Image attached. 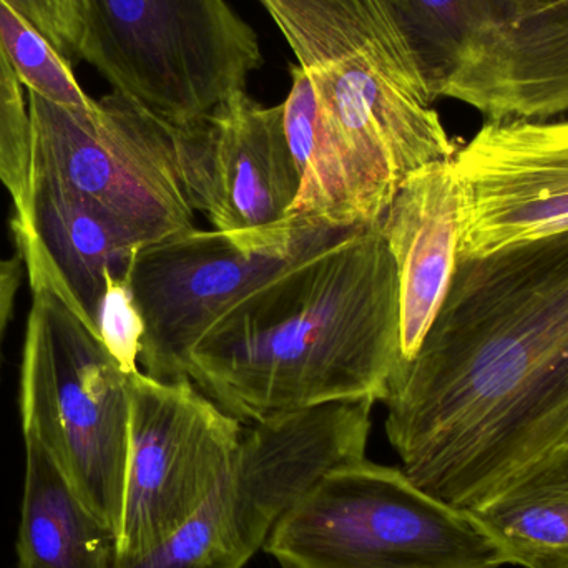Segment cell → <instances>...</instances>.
<instances>
[{
	"label": "cell",
	"mask_w": 568,
	"mask_h": 568,
	"mask_svg": "<svg viewBox=\"0 0 568 568\" xmlns=\"http://www.w3.org/2000/svg\"><path fill=\"white\" fill-rule=\"evenodd\" d=\"M453 163L457 258L568 233V116L486 122Z\"/></svg>",
	"instance_id": "obj_10"
},
{
	"label": "cell",
	"mask_w": 568,
	"mask_h": 568,
	"mask_svg": "<svg viewBox=\"0 0 568 568\" xmlns=\"http://www.w3.org/2000/svg\"><path fill=\"white\" fill-rule=\"evenodd\" d=\"M403 40L429 99L446 97L490 27L514 0H376Z\"/></svg>",
	"instance_id": "obj_18"
},
{
	"label": "cell",
	"mask_w": 568,
	"mask_h": 568,
	"mask_svg": "<svg viewBox=\"0 0 568 568\" xmlns=\"http://www.w3.org/2000/svg\"><path fill=\"white\" fill-rule=\"evenodd\" d=\"M470 514L504 566L568 568V446L523 467Z\"/></svg>",
	"instance_id": "obj_17"
},
{
	"label": "cell",
	"mask_w": 568,
	"mask_h": 568,
	"mask_svg": "<svg viewBox=\"0 0 568 568\" xmlns=\"http://www.w3.org/2000/svg\"><path fill=\"white\" fill-rule=\"evenodd\" d=\"M374 400H337L250 423L232 469L165 546L115 568H243L327 470L366 459Z\"/></svg>",
	"instance_id": "obj_7"
},
{
	"label": "cell",
	"mask_w": 568,
	"mask_h": 568,
	"mask_svg": "<svg viewBox=\"0 0 568 568\" xmlns=\"http://www.w3.org/2000/svg\"><path fill=\"white\" fill-rule=\"evenodd\" d=\"M296 258L258 252L216 230L193 229L140 246L129 282L145 327L139 356L143 373L165 383L186 379L190 354L206 329L243 294Z\"/></svg>",
	"instance_id": "obj_11"
},
{
	"label": "cell",
	"mask_w": 568,
	"mask_h": 568,
	"mask_svg": "<svg viewBox=\"0 0 568 568\" xmlns=\"http://www.w3.org/2000/svg\"><path fill=\"white\" fill-rule=\"evenodd\" d=\"M29 284L19 384L22 433L42 440L83 503L119 537L129 463V374L50 284L39 278Z\"/></svg>",
	"instance_id": "obj_4"
},
{
	"label": "cell",
	"mask_w": 568,
	"mask_h": 568,
	"mask_svg": "<svg viewBox=\"0 0 568 568\" xmlns=\"http://www.w3.org/2000/svg\"><path fill=\"white\" fill-rule=\"evenodd\" d=\"M446 99L487 122L568 115V0L520 9L490 27Z\"/></svg>",
	"instance_id": "obj_13"
},
{
	"label": "cell",
	"mask_w": 568,
	"mask_h": 568,
	"mask_svg": "<svg viewBox=\"0 0 568 568\" xmlns=\"http://www.w3.org/2000/svg\"><path fill=\"white\" fill-rule=\"evenodd\" d=\"M83 2L80 60L179 129L242 97L263 65L258 36L225 0Z\"/></svg>",
	"instance_id": "obj_6"
},
{
	"label": "cell",
	"mask_w": 568,
	"mask_h": 568,
	"mask_svg": "<svg viewBox=\"0 0 568 568\" xmlns=\"http://www.w3.org/2000/svg\"><path fill=\"white\" fill-rule=\"evenodd\" d=\"M22 434L17 568H115L116 534L83 503L42 440Z\"/></svg>",
	"instance_id": "obj_16"
},
{
	"label": "cell",
	"mask_w": 568,
	"mask_h": 568,
	"mask_svg": "<svg viewBox=\"0 0 568 568\" xmlns=\"http://www.w3.org/2000/svg\"><path fill=\"white\" fill-rule=\"evenodd\" d=\"M97 327L100 339L119 363L120 369L125 374L140 371V346L145 327L133 300L129 275L106 273L105 293L100 301Z\"/></svg>",
	"instance_id": "obj_21"
},
{
	"label": "cell",
	"mask_w": 568,
	"mask_h": 568,
	"mask_svg": "<svg viewBox=\"0 0 568 568\" xmlns=\"http://www.w3.org/2000/svg\"><path fill=\"white\" fill-rule=\"evenodd\" d=\"M399 361V282L376 225L303 253L243 294L193 347L186 376L250 424L384 400Z\"/></svg>",
	"instance_id": "obj_3"
},
{
	"label": "cell",
	"mask_w": 568,
	"mask_h": 568,
	"mask_svg": "<svg viewBox=\"0 0 568 568\" xmlns=\"http://www.w3.org/2000/svg\"><path fill=\"white\" fill-rule=\"evenodd\" d=\"M12 235L27 276L50 284L99 334L106 273L129 275L140 246L79 196L45 182H30L29 229Z\"/></svg>",
	"instance_id": "obj_15"
},
{
	"label": "cell",
	"mask_w": 568,
	"mask_h": 568,
	"mask_svg": "<svg viewBox=\"0 0 568 568\" xmlns=\"http://www.w3.org/2000/svg\"><path fill=\"white\" fill-rule=\"evenodd\" d=\"M0 183L12 200L10 230L30 223V119L27 92L0 42Z\"/></svg>",
	"instance_id": "obj_20"
},
{
	"label": "cell",
	"mask_w": 568,
	"mask_h": 568,
	"mask_svg": "<svg viewBox=\"0 0 568 568\" xmlns=\"http://www.w3.org/2000/svg\"><path fill=\"white\" fill-rule=\"evenodd\" d=\"M460 200L453 159L410 173L379 222L399 282L400 361L416 356L453 282Z\"/></svg>",
	"instance_id": "obj_14"
},
{
	"label": "cell",
	"mask_w": 568,
	"mask_h": 568,
	"mask_svg": "<svg viewBox=\"0 0 568 568\" xmlns=\"http://www.w3.org/2000/svg\"><path fill=\"white\" fill-rule=\"evenodd\" d=\"M383 403L404 474L467 513L568 446V233L457 258Z\"/></svg>",
	"instance_id": "obj_1"
},
{
	"label": "cell",
	"mask_w": 568,
	"mask_h": 568,
	"mask_svg": "<svg viewBox=\"0 0 568 568\" xmlns=\"http://www.w3.org/2000/svg\"><path fill=\"white\" fill-rule=\"evenodd\" d=\"M23 266L19 253L13 256H0V376H2L3 341L16 313L17 296L22 286Z\"/></svg>",
	"instance_id": "obj_22"
},
{
	"label": "cell",
	"mask_w": 568,
	"mask_h": 568,
	"mask_svg": "<svg viewBox=\"0 0 568 568\" xmlns=\"http://www.w3.org/2000/svg\"><path fill=\"white\" fill-rule=\"evenodd\" d=\"M293 49L284 130L300 173L284 219L379 225L400 183L457 145L376 0H260Z\"/></svg>",
	"instance_id": "obj_2"
},
{
	"label": "cell",
	"mask_w": 568,
	"mask_h": 568,
	"mask_svg": "<svg viewBox=\"0 0 568 568\" xmlns=\"http://www.w3.org/2000/svg\"><path fill=\"white\" fill-rule=\"evenodd\" d=\"M176 143L190 203L216 232L270 229L293 206L300 173L283 103L263 106L243 93L209 120L176 126Z\"/></svg>",
	"instance_id": "obj_12"
},
{
	"label": "cell",
	"mask_w": 568,
	"mask_h": 568,
	"mask_svg": "<svg viewBox=\"0 0 568 568\" xmlns=\"http://www.w3.org/2000/svg\"><path fill=\"white\" fill-rule=\"evenodd\" d=\"M284 568V567H283Z\"/></svg>",
	"instance_id": "obj_24"
},
{
	"label": "cell",
	"mask_w": 568,
	"mask_h": 568,
	"mask_svg": "<svg viewBox=\"0 0 568 568\" xmlns=\"http://www.w3.org/2000/svg\"><path fill=\"white\" fill-rule=\"evenodd\" d=\"M26 92L30 182L79 196L136 246L195 229L176 126L113 90L92 110L67 109Z\"/></svg>",
	"instance_id": "obj_8"
},
{
	"label": "cell",
	"mask_w": 568,
	"mask_h": 568,
	"mask_svg": "<svg viewBox=\"0 0 568 568\" xmlns=\"http://www.w3.org/2000/svg\"><path fill=\"white\" fill-rule=\"evenodd\" d=\"M284 568H500L467 510L424 493L399 467L367 459L320 477L266 540Z\"/></svg>",
	"instance_id": "obj_5"
},
{
	"label": "cell",
	"mask_w": 568,
	"mask_h": 568,
	"mask_svg": "<svg viewBox=\"0 0 568 568\" xmlns=\"http://www.w3.org/2000/svg\"><path fill=\"white\" fill-rule=\"evenodd\" d=\"M0 42L23 89L67 109H95L97 100L80 87L72 62L7 0H0Z\"/></svg>",
	"instance_id": "obj_19"
},
{
	"label": "cell",
	"mask_w": 568,
	"mask_h": 568,
	"mask_svg": "<svg viewBox=\"0 0 568 568\" xmlns=\"http://www.w3.org/2000/svg\"><path fill=\"white\" fill-rule=\"evenodd\" d=\"M130 443L116 559H140L176 536L235 463L243 423L192 381L129 374Z\"/></svg>",
	"instance_id": "obj_9"
},
{
	"label": "cell",
	"mask_w": 568,
	"mask_h": 568,
	"mask_svg": "<svg viewBox=\"0 0 568 568\" xmlns=\"http://www.w3.org/2000/svg\"><path fill=\"white\" fill-rule=\"evenodd\" d=\"M554 2V0H514L517 7L520 9H532V7L544 6V3Z\"/></svg>",
	"instance_id": "obj_23"
}]
</instances>
